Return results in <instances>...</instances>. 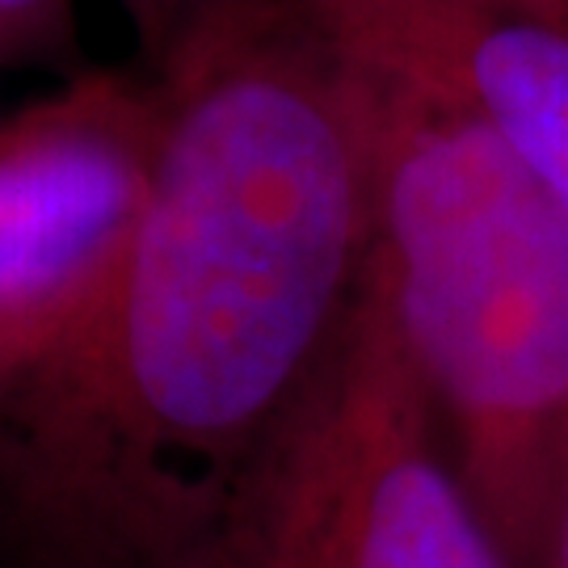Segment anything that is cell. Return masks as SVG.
Here are the masks:
<instances>
[{
    "label": "cell",
    "instance_id": "1",
    "mask_svg": "<svg viewBox=\"0 0 568 568\" xmlns=\"http://www.w3.org/2000/svg\"><path fill=\"white\" fill-rule=\"evenodd\" d=\"M105 295L0 396V506L42 568H194L354 316L366 77L316 0H194Z\"/></svg>",
    "mask_w": 568,
    "mask_h": 568
},
{
    "label": "cell",
    "instance_id": "2",
    "mask_svg": "<svg viewBox=\"0 0 568 568\" xmlns=\"http://www.w3.org/2000/svg\"><path fill=\"white\" fill-rule=\"evenodd\" d=\"M358 68L371 283L488 527L539 568L568 438V227L464 105Z\"/></svg>",
    "mask_w": 568,
    "mask_h": 568
},
{
    "label": "cell",
    "instance_id": "3",
    "mask_svg": "<svg viewBox=\"0 0 568 568\" xmlns=\"http://www.w3.org/2000/svg\"><path fill=\"white\" fill-rule=\"evenodd\" d=\"M194 568H518L366 283L342 342Z\"/></svg>",
    "mask_w": 568,
    "mask_h": 568
},
{
    "label": "cell",
    "instance_id": "4",
    "mask_svg": "<svg viewBox=\"0 0 568 568\" xmlns=\"http://www.w3.org/2000/svg\"><path fill=\"white\" fill-rule=\"evenodd\" d=\"M161 143L152 72H81L0 119V396L105 295Z\"/></svg>",
    "mask_w": 568,
    "mask_h": 568
},
{
    "label": "cell",
    "instance_id": "5",
    "mask_svg": "<svg viewBox=\"0 0 568 568\" xmlns=\"http://www.w3.org/2000/svg\"><path fill=\"white\" fill-rule=\"evenodd\" d=\"M349 55L464 105L568 227V9L527 0H316Z\"/></svg>",
    "mask_w": 568,
    "mask_h": 568
},
{
    "label": "cell",
    "instance_id": "6",
    "mask_svg": "<svg viewBox=\"0 0 568 568\" xmlns=\"http://www.w3.org/2000/svg\"><path fill=\"white\" fill-rule=\"evenodd\" d=\"M72 39V0H0V63L63 60Z\"/></svg>",
    "mask_w": 568,
    "mask_h": 568
},
{
    "label": "cell",
    "instance_id": "7",
    "mask_svg": "<svg viewBox=\"0 0 568 568\" xmlns=\"http://www.w3.org/2000/svg\"><path fill=\"white\" fill-rule=\"evenodd\" d=\"M119 4L126 9V18H131L135 34H140L148 63L161 60L164 47L182 30L185 13L194 9V0H119Z\"/></svg>",
    "mask_w": 568,
    "mask_h": 568
},
{
    "label": "cell",
    "instance_id": "8",
    "mask_svg": "<svg viewBox=\"0 0 568 568\" xmlns=\"http://www.w3.org/2000/svg\"><path fill=\"white\" fill-rule=\"evenodd\" d=\"M539 568H568V438H565V450H560V471H556L548 539H544V560H539Z\"/></svg>",
    "mask_w": 568,
    "mask_h": 568
},
{
    "label": "cell",
    "instance_id": "9",
    "mask_svg": "<svg viewBox=\"0 0 568 568\" xmlns=\"http://www.w3.org/2000/svg\"><path fill=\"white\" fill-rule=\"evenodd\" d=\"M527 4H551V9H568V0H527Z\"/></svg>",
    "mask_w": 568,
    "mask_h": 568
}]
</instances>
